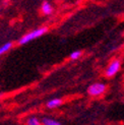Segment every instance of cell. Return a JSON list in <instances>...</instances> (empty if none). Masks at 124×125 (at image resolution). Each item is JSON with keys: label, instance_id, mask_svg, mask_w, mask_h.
I'll return each instance as SVG.
<instances>
[{"label": "cell", "instance_id": "cell-1", "mask_svg": "<svg viewBox=\"0 0 124 125\" xmlns=\"http://www.w3.org/2000/svg\"><path fill=\"white\" fill-rule=\"evenodd\" d=\"M47 31H48V28H46V27L34 30V31H32V32H30L29 34L24 35L22 38H21V40L18 41V44H20V45H24V44H28L29 42L33 41V40H35L37 38H39V37L43 36L44 34H46Z\"/></svg>", "mask_w": 124, "mask_h": 125}, {"label": "cell", "instance_id": "cell-2", "mask_svg": "<svg viewBox=\"0 0 124 125\" xmlns=\"http://www.w3.org/2000/svg\"><path fill=\"white\" fill-rule=\"evenodd\" d=\"M105 91H106V85L101 83H93L88 89V93L91 96H99V95H101V94H103Z\"/></svg>", "mask_w": 124, "mask_h": 125}, {"label": "cell", "instance_id": "cell-3", "mask_svg": "<svg viewBox=\"0 0 124 125\" xmlns=\"http://www.w3.org/2000/svg\"><path fill=\"white\" fill-rule=\"evenodd\" d=\"M120 65H121V63H120L119 60H117V59L113 60V61L110 63V65L108 66V68H107V70H106V75H107L108 77H111V76L115 75V74L119 71Z\"/></svg>", "mask_w": 124, "mask_h": 125}, {"label": "cell", "instance_id": "cell-4", "mask_svg": "<svg viewBox=\"0 0 124 125\" xmlns=\"http://www.w3.org/2000/svg\"><path fill=\"white\" fill-rule=\"evenodd\" d=\"M61 104H62V100L61 99H52L47 103V107L50 108V109H54V108L59 107Z\"/></svg>", "mask_w": 124, "mask_h": 125}, {"label": "cell", "instance_id": "cell-5", "mask_svg": "<svg viewBox=\"0 0 124 125\" xmlns=\"http://www.w3.org/2000/svg\"><path fill=\"white\" fill-rule=\"evenodd\" d=\"M52 10H53V8H52V5L49 3V2H44L42 4V12L44 14H46V15H49V14H51L52 13Z\"/></svg>", "mask_w": 124, "mask_h": 125}, {"label": "cell", "instance_id": "cell-6", "mask_svg": "<svg viewBox=\"0 0 124 125\" xmlns=\"http://www.w3.org/2000/svg\"><path fill=\"white\" fill-rule=\"evenodd\" d=\"M11 47H12V43H10V42H8V43H5L4 45H2L1 47H0V55L4 54L5 52H7V51H8V50H9Z\"/></svg>", "mask_w": 124, "mask_h": 125}, {"label": "cell", "instance_id": "cell-7", "mask_svg": "<svg viewBox=\"0 0 124 125\" xmlns=\"http://www.w3.org/2000/svg\"><path fill=\"white\" fill-rule=\"evenodd\" d=\"M42 122L44 125H61L58 121H55L53 119H50V118H43Z\"/></svg>", "mask_w": 124, "mask_h": 125}, {"label": "cell", "instance_id": "cell-8", "mask_svg": "<svg viewBox=\"0 0 124 125\" xmlns=\"http://www.w3.org/2000/svg\"><path fill=\"white\" fill-rule=\"evenodd\" d=\"M82 56V51H74L70 54V59L71 60H76Z\"/></svg>", "mask_w": 124, "mask_h": 125}, {"label": "cell", "instance_id": "cell-9", "mask_svg": "<svg viewBox=\"0 0 124 125\" xmlns=\"http://www.w3.org/2000/svg\"><path fill=\"white\" fill-rule=\"evenodd\" d=\"M28 125H41V123L36 117H32L28 120Z\"/></svg>", "mask_w": 124, "mask_h": 125}]
</instances>
